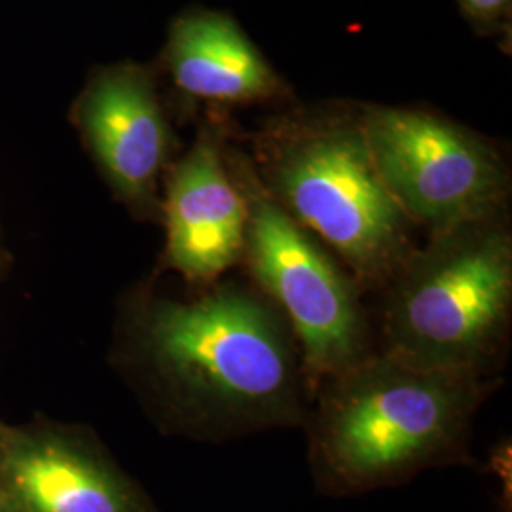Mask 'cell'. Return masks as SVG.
I'll list each match as a JSON object with an SVG mask.
<instances>
[{"instance_id":"9c48e42d","label":"cell","mask_w":512,"mask_h":512,"mask_svg":"<svg viewBox=\"0 0 512 512\" xmlns=\"http://www.w3.org/2000/svg\"><path fill=\"white\" fill-rule=\"evenodd\" d=\"M78 118L116 194L141 211L148 209L156 198L169 133L147 74L120 67L97 76Z\"/></svg>"},{"instance_id":"8fae6325","label":"cell","mask_w":512,"mask_h":512,"mask_svg":"<svg viewBox=\"0 0 512 512\" xmlns=\"http://www.w3.org/2000/svg\"><path fill=\"white\" fill-rule=\"evenodd\" d=\"M471 12L478 16H494L505 8L509 0H463Z\"/></svg>"},{"instance_id":"8992f818","label":"cell","mask_w":512,"mask_h":512,"mask_svg":"<svg viewBox=\"0 0 512 512\" xmlns=\"http://www.w3.org/2000/svg\"><path fill=\"white\" fill-rule=\"evenodd\" d=\"M361 131L389 194L431 236L501 215L505 167L473 135L406 110H378Z\"/></svg>"},{"instance_id":"52a82bcc","label":"cell","mask_w":512,"mask_h":512,"mask_svg":"<svg viewBox=\"0 0 512 512\" xmlns=\"http://www.w3.org/2000/svg\"><path fill=\"white\" fill-rule=\"evenodd\" d=\"M164 264L196 289L238 266L245 247L247 205L219 147L200 141L167 184Z\"/></svg>"},{"instance_id":"5b68a950","label":"cell","mask_w":512,"mask_h":512,"mask_svg":"<svg viewBox=\"0 0 512 512\" xmlns=\"http://www.w3.org/2000/svg\"><path fill=\"white\" fill-rule=\"evenodd\" d=\"M239 188L247 205L241 262L253 287L293 332L313 399L321 385L376 351L365 293L346 266L264 188L253 181Z\"/></svg>"},{"instance_id":"ba28073f","label":"cell","mask_w":512,"mask_h":512,"mask_svg":"<svg viewBox=\"0 0 512 512\" xmlns=\"http://www.w3.org/2000/svg\"><path fill=\"white\" fill-rule=\"evenodd\" d=\"M0 476L10 512H133L122 480L67 427L2 425Z\"/></svg>"},{"instance_id":"3957f363","label":"cell","mask_w":512,"mask_h":512,"mask_svg":"<svg viewBox=\"0 0 512 512\" xmlns=\"http://www.w3.org/2000/svg\"><path fill=\"white\" fill-rule=\"evenodd\" d=\"M378 294V351L421 368L501 376L511 340L512 241L499 217L431 236Z\"/></svg>"},{"instance_id":"30bf717a","label":"cell","mask_w":512,"mask_h":512,"mask_svg":"<svg viewBox=\"0 0 512 512\" xmlns=\"http://www.w3.org/2000/svg\"><path fill=\"white\" fill-rule=\"evenodd\" d=\"M169 63L184 92L207 99L243 101L274 86L251 42L230 19L215 14L188 16L173 27Z\"/></svg>"},{"instance_id":"6da1fadb","label":"cell","mask_w":512,"mask_h":512,"mask_svg":"<svg viewBox=\"0 0 512 512\" xmlns=\"http://www.w3.org/2000/svg\"><path fill=\"white\" fill-rule=\"evenodd\" d=\"M124 321V365L171 429L226 439L308 420L298 344L253 285L219 279L184 300L143 294Z\"/></svg>"},{"instance_id":"277c9868","label":"cell","mask_w":512,"mask_h":512,"mask_svg":"<svg viewBox=\"0 0 512 512\" xmlns=\"http://www.w3.org/2000/svg\"><path fill=\"white\" fill-rule=\"evenodd\" d=\"M264 188L325 241L363 293H380L416 251L361 129L300 131L266 148Z\"/></svg>"},{"instance_id":"7c38bea8","label":"cell","mask_w":512,"mask_h":512,"mask_svg":"<svg viewBox=\"0 0 512 512\" xmlns=\"http://www.w3.org/2000/svg\"><path fill=\"white\" fill-rule=\"evenodd\" d=\"M0 429H2V425H0Z\"/></svg>"},{"instance_id":"7a4b0ae2","label":"cell","mask_w":512,"mask_h":512,"mask_svg":"<svg viewBox=\"0 0 512 512\" xmlns=\"http://www.w3.org/2000/svg\"><path fill=\"white\" fill-rule=\"evenodd\" d=\"M501 385L503 376L421 368L376 349L317 389L304 427L332 473L384 480L459 450Z\"/></svg>"}]
</instances>
